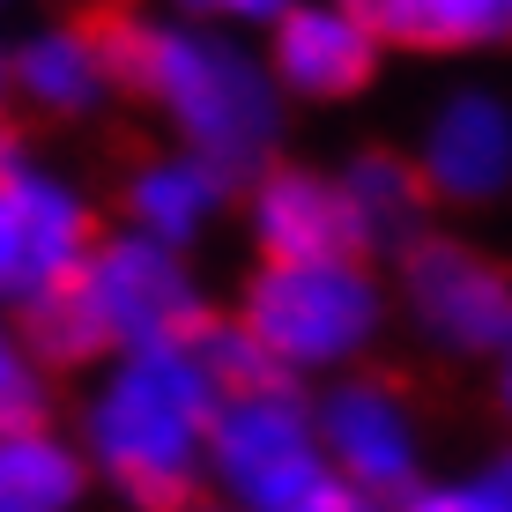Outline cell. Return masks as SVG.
<instances>
[{
	"label": "cell",
	"mask_w": 512,
	"mask_h": 512,
	"mask_svg": "<svg viewBox=\"0 0 512 512\" xmlns=\"http://www.w3.org/2000/svg\"><path fill=\"white\" fill-rule=\"evenodd\" d=\"M30 416H52V372L23 342V320L0 305V423H30Z\"/></svg>",
	"instance_id": "16"
},
{
	"label": "cell",
	"mask_w": 512,
	"mask_h": 512,
	"mask_svg": "<svg viewBox=\"0 0 512 512\" xmlns=\"http://www.w3.org/2000/svg\"><path fill=\"white\" fill-rule=\"evenodd\" d=\"M512 38V0H423V52H483Z\"/></svg>",
	"instance_id": "15"
},
{
	"label": "cell",
	"mask_w": 512,
	"mask_h": 512,
	"mask_svg": "<svg viewBox=\"0 0 512 512\" xmlns=\"http://www.w3.org/2000/svg\"><path fill=\"white\" fill-rule=\"evenodd\" d=\"M201 483L231 512H372L327 468L320 431H312V394L290 379L231 386L216 401Z\"/></svg>",
	"instance_id": "5"
},
{
	"label": "cell",
	"mask_w": 512,
	"mask_h": 512,
	"mask_svg": "<svg viewBox=\"0 0 512 512\" xmlns=\"http://www.w3.org/2000/svg\"><path fill=\"white\" fill-rule=\"evenodd\" d=\"M349 8L379 45H423V0H334Z\"/></svg>",
	"instance_id": "19"
},
{
	"label": "cell",
	"mask_w": 512,
	"mask_h": 512,
	"mask_svg": "<svg viewBox=\"0 0 512 512\" xmlns=\"http://www.w3.org/2000/svg\"><path fill=\"white\" fill-rule=\"evenodd\" d=\"M334 193H342V223H349V253L357 260H394L431 231V193H423L416 156L401 149H357L334 164Z\"/></svg>",
	"instance_id": "13"
},
{
	"label": "cell",
	"mask_w": 512,
	"mask_h": 512,
	"mask_svg": "<svg viewBox=\"0 0 512 512\" xmlns=\"http://www.w3.org/2000/svg\"><path fill=\"white\" fill-rule=\"evenodd\" d=\"M461 490H468V512H512V446L498 461H483Z\"/></svg>",
	"instance_id": "21"
},
{
	"label": "cell",
	"mask_w": 512,
	"mask_h": 512,
	"mask_svg": "<svg viewBox=\"0 0 512 512\" xmlns=\"http://www.w3.org/2000/svg\"><path fill=\"white\" fill-rule=\"evenodd\" d=\"M386 297H401L409 327L438 357H505L512 349V275L490 253H475L468 238L423 231L409 253H394V282Z\"/></svg>",
	"instance_id": "6"
},
{
	"label": "cell",
	"mask_w": 512,
	"mask_h": 512,
	"mask_svg": "<svg viewBox=\"0 0 512 512\" xmlns=\"http://www.w3.org/2000/svg\"><path fill=\"white\" fill-rule=\"evenodd\" d=\"M223 386L193 342H149L90 364V386L75 401V446L90 461L97 490H112L134 512H179L201 498L208 423Z\"/></svg>",
	"instance_id": "2"
},
{
	"label": "cell",
	"mask_w": 512,
	"mask_h": 512,
	"mask_svg": "<svg viewBox=\"0 0 512 512\" xmlns=\"http://www.w3.org/2000/svg\"><path fill=\"white\" fill-rule=\"evenodd\" d=\"M15 112V75H8V30H0V119Z\"/></svg>",
	"instance_id": "23"
},
{
	"label": "cell",
	"mask_w": 512,
	"mask_h": 512,
	"mask_svg": "<svg viewBox=\"0 0 512 512\" xmlns=\"http://www.w3.org/2000/svg\"><path fill=\"white\" fill-rule=\"evenodd\" d=\"M498 409L512 416V349H505V357H498Z\"/></svg>",
	"instance_id": "24"
},
{
	"label": "cell",
	"mask_w": 512,
	"mask_h": 512,
	"mask_svg": "<svg viewBox=\"0 0 512 512\" xmlns=\"http://www.w3.org/2000/svg\"><path fill=\"white\" fill-rule=\"evenodd\" d=\"M0 305L8 312L30 305V260H23V223H15L8 186H0Z\"/></svg>",
	"instance_id": "20"
},
{
	"label": "cell",
	"mask_w": 512,
	"mask_h": 512,
	"mask_svg": "<svg viewBox=\"0 0 512 512\" xmlns=\"http://www.w3.org/2000/svg\"><path fill=\"white\" fill-rule=\"evenodd\" d=\"M112 52H119V97L149 104V119L164 127L171 149L223 164L238 186L282 156L290 97L275 90L253 38L149 8L112 23Z\"/></svg>",
	"instance_id": "1"
},
{
	"label": "cell",
	"mask_w": 512,
	"mask_h": 512,
	"mask_svg": "<svg viewBox=\"0 0 512 512\" xmlns=\"http://www.w3.org/2000/svg\"><path fill=\"white\" fill-rule=\"evenodd\" d=\"M386 512H468V490L461 483H416L401 505H386Z\"/></svg>",
	"instance_id": "22"
},
{
	"label": "cell",
	"mask_w": 512,
	"mask_h": 512,
	"mask_svg": "<svg viewBox=\"0 0 512 512\" xmlns=\"http://www.w3.org/2000/svg\"><path fill=\"white\" fill-rule=\"evenodd\" d=\"M8 8H15V0H0V15H8Z\"/></svg>",
	"instance_id": "27"
},
{
	"label": "cell",
	"mask_w": 512,
	"mask_h": 512,
	"mask_svg": "<svg viewBox=\"0 0 512 512\" xmlns=\"http://www.w3.org/2000/svg\"><path fill=\"white\" fill-rule=\"evenodd\" d=\"M8 75H15V112H30L38 127H90L119 104L112 23L38 15L30 30L8 38Z\"/></svg>",
	"instance_id": "8"
},
{
	"label": "cell",
	"mask_w": 512,
	"mask_h": 512,
	"mask_svg": "<svg viewBox=\"0 0 512 512\" xmlns=\"http://www.w3.org/2000/svg\"><path fill=\"white\" fill-rule=\"evenodd\" d=\"M164 15H186V23H208V30H238V38H260L290 0H156Z\"/></svg>",
	"instance_id": "18"
},
{
	"label": "cell",
	"mask_w": 512,
	"mask_h": 512,
	"mask_svg": "<svg viewBox=\"0 0 512 512\" xmlns=\"http://www.w3.org/2000/svg\"><path fill=\"white\" fill-rule=\"evenodd\" d=\"M97 490L75 431L52 416L0 423V512H82Z\"/></svg>",
	"instance_id": "14"
},
{
	"label": "cell",
	"mask_w": 512,
	"mask_h": 512,
	"mask_svg": "<svg viewBox=\"0 0 512 512\" xmlns=\"http://www.w3.org/2000/svg\"><path fill=\"white\" fill-rule=\"evenodd\" d=\"M15 320H23V342L38 349L45 372H90L119 349L193 342L208 327V282L193 268V253L112 223V231H97V245L60 290L23 305Z\"/></svg>",
	"instance_id": "3"
},
{
	"label": "cell",
	"mask_w": 512,
	"mask_h": 512,
	"mask_svg": "<svg viewBox=\"0 0 512 512\" xmlns=\"http://www.w3.org/2000/svg\"><path fill=\"white\" fill-rule=\"evenodd\" d=\"M423 193L446 208H490L512 186V104L498 90H453L416 141Z\"/></svg>",
	"instance_id": "10"
},
{
	"label": "cell",
	"mask_w": 512,
	"mask_h": 512,
	"mask_svg": "<svg viewBox=\"0 0 512 512\" xmlns=\"http://www.w3.org/2000/svg\"><path fill=\"white\" fill-rule=\"evenodd\" d=\"M238 223L253 238L260 260H327L349 253V223H342V193H334V171L312 164H260L253 179L238 186Z\"/></svg>",
	"instance_id": "12"
},
{
	"label": "cell",
	"mask_w": 512,
	"mask_h": 512,
	"mask_svg": "<svg viewBox=\"0 0 512 512\" xmlns=\"http://www.w3.org/2000/svg\"><path fill=\"white\" fill-rule=\"evenodd\" d=\"M372 512H379V505H372Z\"/></svg>",
	"instance_id": "28"
},
{
	"label": "cell",
	"mask_w": 512,
	"mask_h": 512,
	"mask_svg": "<svg viewBox=\"0 0 512 512\" xmlns=\"http://www.w3.org/2000/svg\"><path fill=\"white\" fill-rule=\"evenodd\" d=\"M193 349H201V364L216 372L223 394H231V386H260V379H275V364L260 357V342L231 320V312H208V327L193 334Z\"/></svg>",
	"instance_id": "17"
},
{
	"label": "cell",
	"mask_w": 512,
	"mask_h": 512,
	"mask_svg": "<svg viewBox=\"0 0 512 512\" xmlns=\"http://www.w3.org/2000/svg\"><path fill=\"white\" fill-rule=\"evenodd\" d=\"M179 512H231L223 498H193V505H179Z\"/></svg>",
	"instance_id": "25"
},
{
	"label": "cell",
	"mask_w": 512,
	"mask_h": 512,
	"mask_svg": "<svg viewBox=\"0 0 512 512\" xmlns=\"http://www.w3.org/2000/svg\"><path fill=\"white\" fill-rule=\"evenodd\" d=\"M90 8H127V0H90Z\"/></svg>",
	"instance_id": "26"
},
{
	"label": "cell",
	"mask_w": 512,
	"mask_h": 512,
	"mask_svg": "<svg viewBox=\"0 0 512 512\" xmlns=\"http://www.w3.org/2000/svg\"><path fill=\"white\" fill-rule=\"evenodd\" d=\"M386 275L379 260L327 253V260H260L238 290L231 320L260 342V357L275 364V379L312 386L357 372L386 334Z\"/></svg>",
	"instance_id": "4"
},
{
	"label": "cell",
	"mask_w": 512,
	"mask_h": 512,
	"mask_svg": "<svg viewBox=\"0 0 512 512\" xmlns=\"http://www.w3.org/2000/svg\"><path fill=\"white\" fill-rule=\"evenodd\" d=\"M260 60H268L275 90L290 104H342L372 90L386 45L334 0H290L268 30H260Z\"/></svg>",
	"instance_id": "9"
},
{
	"label": "cell",
	"mask_w": 512,
	"mask_h": 512,
	"mask_svg": "<svg viewBox=\"0 0 512 512\" xmlns=\"http://www.w3.org/2000/svg\"><path fill=\"white\" fill-rule=\"evenodd\" d=\"M238 208V179L223 164H208V156L193 149H149L127 164V179H119V223L156 245H179L193 253L208 231H223V216Z\"/></svg>",
	"instance_id": "11"
},
{
	"label": "cell",
	"mask_w": 512,
	"mask_h": 512,
	"mask_svg": "<svg viewBox=\"0 0 512 512\" xmlns=\"http://www.w3.org/2000/svg\"><path fill=\"white\" fill-rule=\"evenodd\" d=\"M312 431H320L327 468L357 490L364 505H401L423 483V416L409 401V386L386 372H342L320 379L312 394Z\"/></svg>",
	"instance_id": "7"
}]
</instances>
